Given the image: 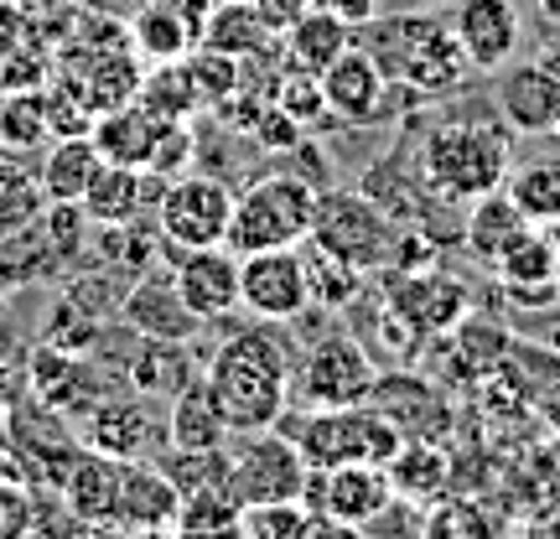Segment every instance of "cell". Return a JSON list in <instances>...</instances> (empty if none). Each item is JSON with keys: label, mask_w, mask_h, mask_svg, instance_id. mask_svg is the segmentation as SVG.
Segmentation results:
<instances>
[{"label": "cell", "mask_w": 560, "mask_h": 539, "mask_svg": "<svg viewBox=\"0 0 560 539\" xmlns=\"http://www.w3.org/2000/svg\"><path fill=\"white\" fill-rule=\"evenodd\" d=\"M291 348L270 332V327H255V332H240L229 338L208 359V395L219 405L229 436H244V431H265V425H280L285 405H291Z\"/></svg>", "instance_id": "cell-1"}, {"label": "cell", "mask_w": 560, "mask_h": 539, "mask_svg": "<svg viewBox=\"0 0 560 539\" xmlns=\"http://www.w3.org/2000/svg\"><path fill=\"white\" fill-rule=\"evenodd\" d=\"M363 47L374 52L384 79L410 83L416 94H452L467 79V52L452 26L431 16H395V21H363Z\"/></svg>", "instance_id": "cell-2"}, {"label": "cell", "mask_w": 560, "mask_h": 539, "mask_svg": "<svg viewBox=\"0 0 560 539\" xmlns=\"http://www.w3.org/2000/svg\"><path fill=\"white\" fill-rule=\"evenodd\" d=\"M514 166V130L509 125H436L425 136V181L446 202H478L499 192Z\"/></svg>", "instance_id": "cell-3"}, {"label": "cell", "mask_w": 560, "mask_h": 539, "mask_svg": "<svg viewBox=\"0 0 560 539\" xmlns=\"http://www.w3.org/2000/svg\"><path fill=\"white\" fill-rule=\"evenodd\" d=\"M322 187L306 181L301 172H270V177L249 181L234 192V223H229V249H280V244H301L312 234Z\"/></svg>", "instance_id": "cell-4"}, {"label": "cell", "mask_w": 560, "mask_h": 539, "mask_svg": "<svg viewBox=\"0 0 560 539\" xmlns=\"http://www.w3.org/2000/svg\"><path fill=\"white\" fill-rule=\"evenodd\" d=\"M296 446L306 467H348V461H384L400 452V431L374 405H342V410H306L296 431Z\"/></svg>", "instance_id": "cell-5"}, {"label": "cell", "mask_w": 560, "mask_h": 539, "mask_svg": "<svg viewBox=\"0 0 560 539\" xmlns=\"http://www.w3.org/2000/svg\"><path fill=\"white\" fill-rule=\"evenodd\" d=\"M229 223H234V192L219 177H172L156 202V229H161V255L177 265L187 249H208V244H229Z\"/></svg>", "instance_id": "cell-6"}, {"label": "cell", "mask_w": 560, "mask_h": 539, "mask_svg": "<svg viewBox=\"0 0 560 539\" xmlns=\"http://www.w3.org/2000/svg\"><path fill=\"white\" fill-rule=\"evenodd\" d=\"M395 234L400 229L389 223V213L369 192H327L322 187L317 219H312L306 239H317L322 249H332L338 260L359 265L363 276H369V270H384V265L395 260Z\"/></svg>", "instance_id": "cell-7"}, {"label": "cell", "mask_w": 560, "mask_h": 539, "mask_svg": "<svg viewBox=\"0 0 560 539\" xmlns=\"http://www.w3.org/2000/svg\"><path fill=\"white\" fill-rule=\"evenodd\" d=\"M374 363L363 353L359 338L348 332H332L322 338L317 348H306L291 368V405L301 415L306 410H342V405H363L369 389H374Z\"/></svg>", "instance_id": "cell-8"}, {"label": "cell", "mask_w": 560, "mask_h": 539, "mask_svg": "<svg viewBox=\"0 0 560 539\" xmlns=\"http://www.w3.org/2000/svg\"><path fill=\"white\" fill-rule=\"evenodd\" d=\"M306 457L291 431H244L240 446L229 452V488L240 503H280V499H301L306 488Z\"/></svg>", "instance_id": "cell-9"}, {"label": "cell", "mask_w": 560, "mask_h": 539, "mask_svg": "<svg viewBox=\"0 0 560 539\" xmlns=\"http://www.w3.org/2000/svg\"><path fill=\"white\" fill-rule=\"evenodd\" d=\"M301 503L332 519L338 529H369L395 503V478L384 461H348V467H312Z\"/></svg>", "instance_id": "cell-10"}, {"label": "cell", "mask_w": 560, "mask_h": 539, "mask_svg": "<svg viewBox=\"0 0 560 539\" xmlns=\"http://www.w3.org/2000/svg\"><path fill=\"white\" fill-rule=\"evenodd\" d=\"M240 306H249L260 321H296L312 306V285H306L296 244L240 255Z\"/></svg>", "instance_id": "cell-11"}, {"label": "cell", "mask_w": 560, "mask_h": 539, "mask_svg": "<svg viewBox=\"0 0 560 539\" xmlns=\"http://www.w3.org/2000/svg\"><path fill=\"white\" fill-rule=\"evenodd\" d=\"M172 285L187 301V312L198 321H219L240 306V255L229 244H208V249H187L172 265Z\"/></svg>", "instance_id": "cell-12"}, {"label": "cell", "mask_w": 560, "mask_h": 539, "mask_svg": "<svg viewBox=\"0 0 560 539\" xmlns=\"http://www.w3.org/2000/svg\"><path fill=\"white\" fill-rule=\"evenodd\" d=\"M452 32H457L472 68L499 73L503 62H514V52H520L524 21L514 0H462L457 16H452Z\"/></svg>", "instance_id": "cell-13"}, {"label": "cell", "mask_w": 560, "mask_h": 539, "mask_svg": "<svg viewBox=\"0 0 560 539\" xmlns=\"http://www.w3.org/2000/svg\"><path fill=\"white\" fill-rule=\"evenodd\" d=\"M322 79V94H327V109L332 120H348V125H369L384 115V99H389V79L384 68L374 62L369 47H348L338 62H327L317 73Z\"/></svg>", "instance_id": "cell-14"}, {"label": "cell", "mask_w": 560, "mask_h": 539, "mask_svg": "<svg viewBox=\"0 0 560 539\" xmlns=\"http://www.w3.org/2000/svg\"><path fill=\"white\" fill-rule=\"evenodd\" d=\"M83 446L89 452H104V457H120V461H140L151 457V446H156L161 425L151 415V405L145 400H120V395H104L100 405H89L83 410Z\"/></svg>", "instance_id": "cell-15"}, {"label": "cell", "mask_w": 560, "mask_h": 539, "mask_svg": "<svg viewBox=\"0 0 560 539\" xmlns=\"http://www.w3.org/2000/svg\"><path fill=\"white\" fill-rule=\"evenodd\" d=\"M384 296H389V306L416 327L420 338L452 332V327L467 317V291H462L457 280L436 276V270H395Z\"/></svg>", "instance_id": "cell-16"}, {"label": "cell", "mask_w": 560, "mask_h": 539, "mask_svg": "<svg viewBox=\"0 0 560 539\" xmlns=\"http://www.w3.org/2000/svg\"><path fill=\"white\" fill-rule=\"evenodd\" d=\"M166 192V177L145 172V166H120V161H104V172L94 177V187L83 192V213L94 229H115V223H136Z\"/></svg>", "instance_id": "cell-17"}, {"label": "cell", "mask_w": 560, "mask_h": 539, "mask_svg": "<svg viewBox=\"0 0 560 539\" xmlns=\"http://www.w3.org/2000/svg\"><path fill=\"white\" fill-rule=\"evenodd\" d=\"M32 400H37L42 410H52V415L79 420L89 405L104 400V384L89 374V363H83L79 353L42 342L37 353H32Z\"/></svg>", "instance_id": "cell-18"}, {"label": "cell", "mask_w": 560, "mask_h": 539, "mask_svg": "<svg viewBox=\"0 0 560 539\" xmlns=\"http://www.w3.org/2000/svg\"><path fill=\"white\" fill-rule=\"evenodd\" d=\"M177 508H182L177 482L166 478L156 461H120V508H115V529H130V535L177 529Z\"/></svg>", "instance_id": "cell-19"}, {"label": "cell", "mask_w": 560, "mask_h": 539, "mask_svg": "<svg viewBox=\"0 0 560 539\" xmlns=\"http://www.w3.org/2000/svg\"><path fill=\"white\" fill-rule=\"evenodd\" d=\"M499 115L514 136H550L560 115V83L540 68V58L499 68Z\"/></svg>", "instance_id": "cell-20"}, {"label": "cell", "mask_w": 560, "mask_h": 539, "mask_svg": "<svg viewBox=\"0 0 560 539\" xmlns=\"http://www.w3.org/2000/svg\"><path fill=\"white\" fill-rule=\"evenodd\" d=\"M556 265H560V244H550L540 229L529 223L520 239L493 260V276L503 280L509 301H520V306H545V301H556Z\"/></svg>", "instance_id": "cell-21"}, {"label": "cell", "mask_w": 560, "mask_h": 539, "mask_svg": "<svg viewBox=\"0 0 560 539\" xmlns=\"http://www.w3.org/2000/svg\"><path fill=\"white\" fill-rule=\"evenodd\" d=\"M359 42V26L348 16H338L327 0H317L301 21H291L280 32V52H285V68H301V73H322L327 62H338L348 47Z\"/></svg>", "instance_id": "cell-22"}, {"label": "cell", "mask_w": 560, "mask_h": 539, "mask_svg": "<svg viewBox=\"0 0 560 539\" xmlns=\"http://www.w3.org/2000/svg\"><path fill=\"white\" fill-rule=\"evenodd\" d=\"M120 317L136 327V338H177L187 342L202 321L187 312V301L177 296L172 276H136L120 301Z\"/></svg>", "instance_id": "cell-23"}, {"label": "cell", "mask_w": 560, "mask_h": 539, "mask_svg": "<svg viewBox=\"0 0 560 539\" xmlns=\"http://www.w3.org/2000/svg\"><path fill=\"white\" fill-rule=\"evenodd\" d=\"M62 503L83 529H115L120 508V457L104 452H79V461L62 478Z\"/></svg>", "instance_id": "cell-24"}, {"label": "cell", "mask_w": 560, "mask_h": 539, "mask_svg": "<svg viewBox=\"0 0 560 539\" xmlns=\"http://www.w3.org/2000/svg\"><path fill=\"white\" fill-rule=\"evenodd\" d=\"M198 47H213V52L249 62V58H270L280 47V32H270V21L255 11V0H219L208 26H202Z\"/></svg>", "instance_id": "cell-25"}, {"label": "cell", "mask_w": 560, "mask_h": 539, "mask_svg": "<svg viewBox=\"0 0 560 539\" xmlns=\"http://www.w3.org/2000/svg\"><path fill=\"white\" fill-rule=\"evenodd\" d=\"M104 172V151L94 130L89 136H62L52 140V151L42 156V192L47 202H83V192L94 187V177Z\"/></svg>", "instance_id": "cell-26"}, {"label": "cell", "mask_w": 560, "mask_h": 539, "mask_svg": "<svg viewBox=\"0 0 560 539\" xmlns=\"http://www.w3.org/2000/svg\"><path fill=\"white\" fill-rule=\"evenodd\" d=\"M125 32H130V52L145 62H177L198 47L192 26H187L177 11V0H151V5H140L136 16L125 21Z\"/></svg>", "instance_id": "cell-27"}, {"label": "cell", "mask_w": 560, "mask_h": 539, "mask_svg": "<svg viewBox=\"0 0 560 539\" xmlns=\"http://www.w3.org/2000/svg\"><path fill=\"white\" fill-rule=\"evenodd\" d=\"M229 441V425H223L219 405L208 395L202 374L187 389L172 395V415H166V446H182V452H208V446H223Z\"/></svg>", "instance_id": "cell-28"}, {"label": "cell", "mask_w": 560, "mask_h": 539, "mask_svg": "<svg viewBox=\"0 0 560 539\" xmlns=\"http://www.w3.org/2000/svg\"><path fill=\"white\" fill-rule=\"evenodd\" d=\"M125 379L136 384L140 395H166L172 400L198 374H192V359H187V348L177 338H140V348L125 363Z\"/></svg>", "instance_id": "cell-29"}, {"label": "cell", "mask_w": 560, "mask_h": 539, "mask_svg": "<svg viewBox=\"0 0 560 539\" xmlns=\"http://www.w3.org/2000/svg\"><path fill=\"white\" fill-rule=\"evenodd\" d=\"M161 125L151 109H140V104H120V109H109L94 120V140H100L104 161H120V166H145L151 161V145H156Z\"/></svg>", "instance_id": "cell-30"}, {"label": "cell", "mask_w": 560, "mask_h": 539, "mask_svg": "<svg viewBox=\"0 0 560 539\" xmlns=\"http://www.w3.org/2000/svg\"><path fill=\"white\" fill-rule=\"evenodd\" d=\"M301 265H306V285H312V306H327V312H348L359 301L363 270L359 265L338 260L332 249H322L317 239H301Z\"/></svg>", "instance_id": "cell-31"}, {"label": "cell", "mask_w": 560, "mask_h": 539, "mask_svg": "<svg viewBox=\"0 0 560 539\" xmlns=\"http://www.w3.org/2000/svg\"><path fill=\"white\" fill-rule=\"evenodd\" d=\"M524 229H529V219L514 208V198H509V192H503V198L499 192H488V198L472 202V219H467V249H472L482 265H493L509 244L520 239Z\"/></svg>", "instance_id": "cell-32"}, {"label": "cell", "mask_w": 560, "mask_h": 539, "mask_svg": "<svg viewBox=\"0 0 560 539\" xmlns=\"http://www.w3.org/2000/svg\"><path fill=\"white\" fill-rule=\"evenodd\" d=\"M240 535H249V539H301V535H338V524L312 514L301 499H280V503H244L240 508Z\"/></svg>", "instance_id": "cell-33"}, {"label": "cell", "mask_w": 560, "mask_h": 539, "mask_svg": "<svg viewBox=\"0 0 560 539\" xmlns=\"http://www.w3.org/2000/svg\"><path fill=\"white\" fill-rule=\"evenodd\" d=\"M47 213V192L32 166H21L16 156H0V239H11L21 229Z\"/></svg>", "instance_id": "cell-34"}, {"label": "cell", "mask_w": 560, "mask_h": 539, "mask_svg": "<svg viewBox=\"0 0 560 539\" xmlns=\"http://www.w3.org/2000/svg\"><path fill=\"white\" fill-rule=\"evenodd\" d=\"M140 109H151L156 120H192L202 109L198 99V83L187 73V62H156V73L140 79V94H136Z\"/></svg>", "instance_id": "cell-35"}, {"label": "cell", "mask_w": 560, "mask_h": 539, "mask_svg": "<svg viewBox=\"0 0 560 539\" xmlns=\"http://www.w3.org/2000/svg\"><path fill=\"white\" fill-rule=\"evenodd\" d=\"M52 140L47 130V94L42 89H21V94H0V151L26 156Z\"/></svg>", "instance_id": "cell-36"}, {"label": "cell", "mask_w": 560, "mask_h": 539, "mask_svg": "<svg viewBox=\"0 0 560 539\" xmlns=\"http://www.w3.org/2000/svg\"><path fill=\"white\" fill-rule=\"evenodd\" d=\"M509 198H514V208H520L535 229L560 223V161L556 156L524 161L520 172L509 177Z\"/></svg>", "instance_id": "cell-37"}, {"label": "cell", "mask_w": 560, "mask_h": 539, "mask_svg": "<svg viewBox=\"0 0 560 539\" xmlns=\"http://www.w3.org/2000/svg\"><path fill=\"white\" fill-rule=\"evenodd\" d=\"M389 478H395V493H405L400 503H425L446 482V457L431 441H400V452L389 457Z\"/></svg>", "instance_id": "cell-38"}, {"label": "cell", "mask_w": 560, "mask_h": 539, "mask_svg": "<svg viewBox=\"0 0 560 539\" xmlns=\"http://www.w3.org/2000/svg\"><path fill=\"white\" fill-rule=\"evenodd\" d=\"M240 508L229 482H213V488H198V493H182L177 508V529L182 535H240Z\"/></svg>", "instance_id": "cell-39"}, {"label": "cell", "mask_w": 560, "mask_h": 539, "mask_svg": "<svg viewBox=\"0 0 560 539\" xmlns=\"http://www.w3.org/2000/svg\"><path fill=\"white\" fill-rule=\"evenodd\" d=\"M182 62H187V73L198 83L202 109H219V104L244 83V62L229 58V52H213V47H192Z\"/></svg>", "instance_id": "cell-40"}, {"label": "cell", "mask_w": 560, "mask_h": 539, "mask_svg": "<svg viewBox=\"0 0 560 539\" xmlns=\"http://www.w3.org/2000/svg\"><path fill=\"white\" fill-rule=\"evenodd\" d=\"M270 99H276L296 125H306V130H317L322 120H332V109H327V94H322V79H317V73L285 68V73L276 79V94H270Z\"/></svg>", "instance_id": "cell-41"}, {"label": "cell", "mask_w": 560, "mask_h": 539, "mask_svg": "<svg viewBox=\"0 0 560 539\" xmlns=\"http://www.w3.org/2000/svg\"><path fill=\"white\" fill-rule=\"evenodd\" d=\"M42 94H47V130H52V140H62V136H89V130H94V109L83 104V94L68 79L47 83Z\"/></svg>", "instance_id": "cell-42"}, {"label": "cell", "mask_w": 560, "mask_h": 539, "mask_svg": "<svg viewBox=\"0 0 560 539\" xmlns=\"http://www.w3.org/2000/svg\"><path fill=\"white\" fill-rule=\"evenodd\" d=\"M47 79H52V62H47V52L37 47V37L11 47V52H0V94L47 89Z\"/></svg>", "instance_id": "cell-43"}, {"label": "cell", "mask_w": 560, "mask_h": 539, "mask_svg": "<svg viewBox=\"0 0 560 539\" xmlns=\"http://www.w3.org/2000/svg\"><path fill=\"white\" fill-rule=\"evenodd\" d=\"M452 529H462V535H488V529H499V519L478 514L472 503H462V508H446V514H431V519H425V535H452Z\"/></svg>", "instance_id": "cell-44"}, {"label": "cell", "mask_w": 560, "mask_h": 539, "mask_svg": "<svg viewBox=\"0 0 560 539\" xmlns=\"http://www.w3.org/2000/svg\"><path fill=\"white\" fill-rule=\"evenodd\" d=\"M32 37H37V11H26L21 0H0V52H11Z\"/></svg>", "instance_id": "cell-45"}, {"label": "cell", "mask_w": 560, "mask_h": 539, "mask_svg": "<svg viewBox=\"0 0 560 539\" xmlns=\"http://www.w3.org/2000/svg\"><path fill=\"white\" fill-rule=\"evenodd\" d=\"M312 5H317V0H255V11L270 21V32H285V26H291V21H301Z\"/></svg>", "instance_id": "cell-46"}, {"label": "cell", "mask_w": 560, "mask_h": 539, "mask_svg": "<svg viewBox=\"0 0 560 539\" xmlns=\"http://www.w3.org/2000/svg\"><path fill=\"white\" fill-rule=\"evenodd\" d=\"M94 16H115V21H130L140 5H151V0H83Z\"/></svg>", "instance_id": "cell-47"}, {"label": "cell", "mask_w": 560, "mask_h": 539, "mask_svg": "<svg viewBox=\"0 0 560 539\" xmlns=\"http://www.w3.org/2000/svg\"><path fill=\"white\" fill-rule=\"evenodd\" d=\"M327 5H332L338 16H348L353 26H363V21H374V16H380V5H374V0H327Z\"/></svg>", "instance_id": "cell-48"}, {"label": "cell", "mask_w": 560, "mask_h": 539, "mask_svg": "<svg viewBox=\"0 0 560 539\" xmlns=\"http://www.w3.org/2000/svg\"><path fill=\"white\" fill-rule=\"evenodd\" d=\"M540 68H545V73H550V79L560 83V42H550V47H545V52H540Z\"/></svg>", "instance_id": "cell-49"}, {"label": "cell", "mask_w": 560, "mask_h": 539, "mask_svg": "<svg viewBox=\"0 0 560 539\" xmlns=\"http://www.w3.org/2000/svg\"><path fill=\"white\" fill-rule=\"evenodd\" d=\"M535 5H540L545 21H556V26H560V0H535Z\"/></svg>", "instance_id": "cell-50"}, {"label": "cell", "mask_w": 560, "mask_h": 539, "mask_svg": "<svg viewBox=\"0 0 560 539\" xmlns=\"http://www.w3.org/2000/svg\"><path fill=\"white\" fill-rule=\"evenodd\" d=\"M26 11H42V5H58V0H21Z\"/></svg>", "instance_id": "cell-51"}, {"label": "cell", "mask_w": 560, "mask_h": 539, "mask_svg": "<svg viewBox=\"0 0 560 539\" xmlns=\"http://www.w3.org/2000/svg\"><path fill=\"white\" fill-rule=\"evenodd\" d=\"M556 301H560V265H556Z\"/></svg>", "instance_id": "cell-52"}, {"label": "cell", "mask_w": 560, "mask_h": 539, "mask_svg": "<svg viewBox=\"0 0 560 539\" xmlns=\"http://www.w3.org/2000/svg\"><path fill=\"white\" fill-rule=\"evenodd\" d=\"M550 136H560V115H556V125H550Z\"/></svg>", "instance_id": "cell-53"}]
</instances>
